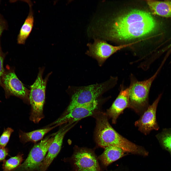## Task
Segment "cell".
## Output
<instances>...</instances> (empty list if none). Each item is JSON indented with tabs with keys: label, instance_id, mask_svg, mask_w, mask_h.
Instances as JSON below:
<instances>
[{
	"label": "cell",
	"instance_id": "cell-1",
	"mask_svg": "<svg viewBox=\"0 0 171 171\" xmlns=\"http://www.w3.org/2000/svg\"><path fill=\"white\" fill-rule=\"evenodd\" d=\"M156 26L155 20L150 13L134 10L116 18L111 25L109 34L114 39L130 40L150 34Z\"/></svg>",
	"mask_w": 171,
	"mask_h": 171
},
{
	"label": "cell",
	"instance_id": "cell-2",
	"mask_svg": "<svg viewBox=\"0 0 171 171\" xmlns=\"http://www.w3.org/2000/svg\"><path fill=\"white\" fill-rule=\"evenodd\" d=\"M106 114L97 116L95 138L97 144L104 148L110 146L119 147L125 152L145 156L148 152L142 146L132 142L115 131L109 124Z\"/></svg>",
	"mask_w": 171,
	"mask_h": 171
},
{
	"label": "cell",
	"instance_id": "cell-3",
	"mask_svg": "<svg viewBox=\"0 0 171 171\" xmlns=\"http://www.w3.org/2000/svg\"><path fill=\"white\" fill-rule=\"evenodd\" d=\"M118 78L111 76L103 83L80 86H70L68 89L71 93V101L66 113L74 108L90 104L97 100L104 93L113 88L117 84Z\"/></svg>",
	"mask_w": 171,
	"mask_h": 171
},
{
	"label": "cell",
	"instance_id": "cell-4",
	"mask_svg": "<svg viewBox=\"0 0 171 171\" xmlns=\"http://www.w3.org/2000/svg\"><path fill=\"white\" fill-rule=\"evenodd\" d=\"M160 66L151 77L142 81H138L132 74L130 76L129 108L141 116L149 106V95L152 82L162 67Z\"/></svg>",
	"mask_w": 171,
	"mask_h": 171
},
{
	"label": "cell",
	"instance_id": "cell-5",
	"mask_svg": "<svg viewBox=\"0 0 171 171\" xmlns=\"http://www.w3.org/2000/svg\"><path fill=\"white\" fill-rule=\"evenodd\" d=\"M44 68H39L37 78L30 87L29 99L31 106L30 120L38 123L44 118L43 109L45 102L46 87L48 79L51 73L43 79Z\"/></svg>",
	"mask_w": 171,
	"mask_h": 171
},
{
	"label": "cell",
	"instance_id": "cell-6",
	"mask_svg": "<svg viewBox=\"0 0 171 171\" xmlns=\"http://www.w3.org/2000/svg\"><path fill=\"white\" fill-rule=\"evenodd\" d=\"M6 98L11 96L19 98L24 102L29 103L30 91L24 85L17 76L14 68L7 65L1 81Z\"/></svg>",
	"mask_w": 171,
	"mask_h": 171
},
{
	"label": "cell",
	"instance_id": "cell-7",
	"mask_svg": "<svg viewBox=\"0 0 171 171\" xmlns=\"http://www.w3.org/2000/svg\"><path fill=\"white\" fill-rule=\"evenodd\" d=\"M55 134L46 137L35 145L23 163L13 171H32L39 167L45 157Z\"/></svg>",
	"mask_w": 171,
	"mask_h": 171
},
{
	"label": "cell",
	"instance_id": "cell-8",
	"mask_svg": "<svg viewBox=\"0 0 171 171\" xmlns=\"http://www.w3.org/2000/svg\"><path fill=\"white\" fill-rule=\"evenodd\" d=\"M135 43L114 46L103 40L95 39L93 43L87 44L89 49L86 54L96 60L99 65L101 66L108 58L117 52Z\"/></svg>",
	"mask_w": 171,
	"mask_h": 171
},
{
	"label": "cell",
	"instance_id": "cell-9",
	"mask_svg": "<svg viewBox=\"0 0 171 171\" xmlns=\"http://www.w3.org/2000/svg\"><path fill=\"white\" fill-rule=\"evenodd\" d=\"M72 160L76 171H102L95 154L89 149H77Z\"/></svg>",
	"mask_w": 171,
	"mask_h": 171
},
{
	"label": "cell",
	"instance_id": "cell-10",
	"mask_svg": "<svg viewBox=\"0 0 171 171\" xmlns=\"http://www.w3.org/2000/svg\"><path fill=\"white\" fill-rule=\"evenodd\" d=\"M162 94L158 97L141 116L140 118L135 123V126L139 130L145 135L148 134L153 130H158L159 127L156 118V112L158 104Z\"/></svg>",
	"mask_w": 171,
	"mask_h": 171
},
{
	"label": "cell",
	"instance_id": "cell-11",
	"mask_svg": "<svg viewBox=\"0 0 171 171\" xmlns=\"http://www.w3.org/2000/svg\"><path fill=\"white\" fill-rule=\"evenodd\" d=\"M68 123L56 133L53 141L50 146L48 153L39 167L40 171H46L61 149L64 137L74 125Z\"/></svg>",
	"mask_w": 171,
	"mask_h": 171
},
{
	"label": "cell",
	"instance_id": "cell-12",
	"mask_svg": "<svg viewBox=\"0 0 171 171\" xmlns=\"http://www.w3.org/2000/svg\"><path fill=\"white\" fill-rule=\"evenodd\" d=\"M119 93L112 105L107 110L108 117L111 119L113 124L116 123L119 116L127 108L129 104V90L128 87H126L123 84L120 87Z\"/></svg>",
	"mask_w": 171,
	"mask_h": 171
},
{
	"label": "cell",
	"instance_id": "cell-13",
	"mask_svg": "<svg viewBox=\"0 0 171 171\" xmlns=\"http://www.w3.org/2000/svg\"><path fill=\"white\" fill-rule=\"evenodd\" d=\"M98 104L97 100L90 104L76 107L58 119L54 124L59 125L67 123H73L90 116L97 108Z\"/></svg>",
	"mask_w": 171,
	"mask_h": 171
},
{
	"label": "cell",
	"instance_id": "cell-14",
	"mask_svg": "<svg viewBox=\"0 0 171 171\" xmlns=\"http://www.w3.org/2000/svg\"><path fill=\"white\" fill-rule=\"evenodd\" d=\"M28 5L29 10L28 15L20 30L17 37V43L24 44L30 34L33 28L34 22L32 4L29 0H24Z\"/></svg>",
	"mask_w": 171,
	"mask_h": 171
},
{
	"label": "cell",
	"instance_id": "cell-15",
	"mask_svg": "<svg viewBox=\"0 0 171 171\" xmlns=\"http://www.w3.org/2000/svg\"><path fill=\"white\" fill-rule=\"evenodd\" d=\"M104 148V151L99 158L105 166L122 157L125 152L121 148L114 146H108Z\"/></svg>",
	"mask_w": 171,
	"mask_h": 171
},
{
	"label": "cell",
	"instance_id": "cell-16",
	"mask_svg": "<svg viewBox=\"0 0 171 171\" xmlns=\"http://www.w3.org/2000/svg\"><path fill=\"white\" fill-rule=\"evenodd\" d=\"M147 3L154 14L162 17H171V1L147 0Z\"/></svg>",
	"mask_w": 171,
	"mask_h": 171
},
{
	"label": "cell",
	"instance_id": "cell-17",
	"mask_svg": "<svg viewBox=\"0 0 171 171\" xmlns=\"http://www.w3.org/2000/svg\"><path fill=\"white\" fill-rule=\"evenodd\" d=\"M58 126V125H55L52 127H48L28 132L20 131L19 138L21 142L23 143L29 142H36L42 139L47 133Z\"/></svg>",
	"mask_w": 171,
	"mask_h": 171
},
{
	"label": "cell",
	"instance_id": "cell-18",
	"mask_svg": "<svg viewBox=\"0 0 171 171\" xmlns=\"http://www.w3.org/2000/svg\"><path fill=\"white\" fill-rule=\"evenodd\" d=\"M156 137L162 147L168 151L171 156V128L163 129Z\"/></svg>",
	"mask_w": 171,
	"mask_h": 171
},
{
	"label": "cell",
	"instance_id": "cell-19",
	"mask_svg": "<svg viewBox=\"0 0 171 171\" xmlns=\"http://www.w3.org/2000/svg\"><path fill=\"white\" fill-rule=\"evenodd\" d=\"M23 160L22 155L18 154L3 161L2 171H13L20 165Z\"/></svg>",
	"mask_w": 171,
	"mask_h": 171
},
{
	"label": "cell",
	"instance_id": "cell-20",
	"mask_svg": "<svg viewBox=\"0 0 171 171\" xmlns=\"http://www.w3.org/2000/svg\"><path fill=\"white\" fill-rule=\"evenodd\" d=\"M13 131V129L11 128L8 127L4 129L0 136V148L5 147Z\"/></svg>",
	"mask_w": 171,
	"mask_h": 171
},
{
	"label": "cell",
	"instance_id": "cell-21",
	"mask_svg": "<svg viewBox=\"0 0 171 171\" xmlns=\"http://www.w3.org/2000/svg\"><path fill=\"white\" fill-rule=\"evenodd\" d=\"M7 53L4 52L2 51L0 42V86H1V81L5 71V69L3 66L4 63Z\"/></svg>",
	"mask_w": 171,
	"mask_h": 171
},
{
	"label": "cell",
	"instance_id": "cell-22",
	"mask_svg": "<svg viewBox=\"0 0 171 171\" xmlns=\"http://www.w3.org/2000/svg\"><path fill=\"white\" fill-rule=\"evenodd\" d=\"M8 27V24L6 20L0 14V37L3 32Z\"/></svg>",
	"mask_w": 171,
	"mask_h": 171
},
{
	"label": "cell",
	"instance_id": "cell-23",
	"mask_svg": "<svg viewBox=\"0 0 171 171\" xmlns=\"http://www.w3.org/2000/svg\"><path fill=\"white\" fill-rule=\"evenodd\" d=\"M9 150L7 148H0V162L4 161L8 155Z\"/></svg>",
	"mask_w": 171,
	"mask_h": 171
}]
</instances>
